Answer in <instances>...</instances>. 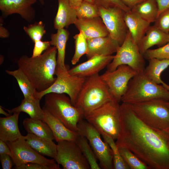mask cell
Wrapping results in <instances>:
<instances>
[{"instance_id": "2e32d148", "label": "cell", "mask_w": 169, "mask_h": 169, "mask_svg": "<svg viewBox=\"0 0 169 169\" xmlns=\"http://www.w3.org/2000/svg\"><path fill=\"white\" fill-rule=\"evenodd\" d=\"M114 55H96L68 70L69 73L87 78L98 74L109 64Z\"/></svg>"}, {"instance_id": "8d00e7d4", "label": "cell", "mask_w": 169, "mask_h": 169, "mask_svg": "<svg viewBox=\"0 0 169 169\" xmlns=\"http://www.w3.org/2000/svg\"><path fill=\"white\" fill-rule=\"evenodd\" d=\"M145 59L151 58L169 59V41L165 45L154 49H149L143 54Z\"/></svg>"}, {"instance_id": "816d5d0a", "label": "cell", "mask_w": 169, "mask_h": 169, "mask_svg": "<svg viewBox=\"0 0 169 169\" xmlns=\"http://www.w3.org/2000/svg\"><path fill=\"white\" fill-rule=\"evenodd\" d=\"M168 142L169 146V134H167Z\"/></svg>"}, {"instance_id": "603a6c76", "label": "cell", "mask_w": 169, "mask_h": 169, "mask_svg": "<svg viewBox=\"0 0 169 169\" xmlns=\"http://www.w3.org/2000/svg\"><path fill=\"white\" fill-rule=\"evenodd\" d=\"M20 113H14L8 117L0 118V139L6 142L15 141L22 135L18 125Z\"/></svg>"}, {"instance_id": "1f68e13d", "label": "cell", "mask_w": 169, "mask_h": 169, "mask_svg": "<svg viewBox=\"0 0 169 169\" xmlns=\"http://www.w3.org/2000/svg\"><path fill=\"white\" fill-rule=\"evenodd\" d=\"M117 146L122 158L130 169H150L127 148L122 146Z\"/></svg>"}, {"instance_id": "6da1fadb", "label": "cell", "mask_w": 169, "mask_h": 169, "mask_svg": "<svg viewBox=\"0 0 169 169\" xmlns=\"http://www.w3.org/2000/svg\"><path fill=\"white\" fill-rule=\"evenodd\" d=\"M120 124L117 145L127 148L150 169H169L167 134L145 124L126 103L120 105Z\"/></svg>"}, {"instance_id": "f907efd6", "label": "cell", "mask_w": 169, "mask_h": 169, "mask_svg": "<svg viewBox=\"0 0 169 169\" xmlns=\"http://www.w3.org/2000/svg\"><path fill=\"white\" fill-rule=\"evenodd\" d=\"M93 4H95V0H85Z\"/></svg>"}, {"instance_id": "e0dca14e", "label": "cell", "mask_w": 169, "mask_h": 169, "mask_svg": "<svg viewBox=\"0 0 169 169\" xmlns=\"http://www.w3.org/2000/svg\"><path fill=\"white\" fill-rule=\"evenodd\" d=\"M87 39L106 37L109 33L101 18H77L74 24Z\"/></svg>"}, {"instance_id": "681fc988", "label": "cell", "mask_w": 169, "mask_h": 169, "mask_svg": "<svg viewBox=\"0 0 169 169\" xmlns=\"http://www.w3.org/2000/svg\"><path fill=\"white\" fill-rule=\"evenodd\" d=\"M40 2V4L42 5H44V0H38Z\"/></svg>"}, {"instance_id": "7bdbcfd3", "label": "cell", "mask_w": 169, "mask_h": 169, "mask_svg": "<svg viewBox=\"0 0 169 169\" xmlns=\"http://www.w3.org/2000/svg\"><path fill=\"white\" fill-rule=\"evenodd\" d=\"M6 154L11 157L12 156L11 151L6 142L0 139V155Z\"/></svg>"}, {"instance_id": "f6af8a7d", "label": "cell", "mask_w": 169, "mask_h": 169, "mask_svg": "<svg viewBox=\"0 0 169 169\" xmlns=\"http://www.w3.org/2000/svg\"><path fill=\"white\" fill-rule=\"evenodd\" d=\"M2 17L0 18V37L2 38H7L9 36V31L3 26V20Z\"/></svg>"}, {"instance_id": "d4e9b609", "label": "cell", "mask_w": 169, "mask_h": 169, "mask_svg": "<svg viewBox=\"0 0 169 169\" xmlns=\"http://www.w3.org/2000/svg\"><path fill=\"white\" fill-rule=\"evenodd\" d=\"M23 136L28 145L37 152L43 156L55 158L57 154V145L53 141L44 139L29 133Z\"/></svg>"}, {"instance_id": "4dcf8cb0", "label": "cell", "mask_w": 169, "mask_h": 169, "mask_svg": "<svg viewBox=\"0 0 169 169\" xmlns=\"http://www.w3.org/2000/svg\"><path fill=\"white\" fill-rule=\"evenodd\" d=\"M76 142L87 160L90 169H101L97 162V158L86 138L79 134Z\"/></svg>"}, {"instance_id": "f5cc1de1", "label": "cell", "mask_w": 169, "mask_h": 169, "mask_svg": "<svg viewBox=\"0 0 169 169\" xmlns=\"http://www.w3.org/2000/svg\"><path fill=\"white\" fill-rule=\"evenodd\" d=\"M166 104L168 106V108H169V101H166Z\"/></svg>"}, {"instance_id": "7c38bea8", "label": "cell", "mask_w": 169, "mask_h": 169, "mask_svg": "<svg viewBox=\"0 0 169 169\" xmlns=\"http://www.w3.org/2000/svg\"><path fill=\"white\" fill-rule=\"evenodd\" d=\"M57 142V154L54 159L63 169H90L76 141L63 140Z\"/></svg>"}, {"instance_id": "bcb514c9", "label": "cell", "mask_w": 169, "mask_h": 169, "mask_svg": "<svg viewBox=\"0 0 169 169\" xmlns=\"http://www.w3.org/2000/svg\"><path fill=\"white\" fill-rule=\"evenodd\" d=\"M122 2L131 9L135 5L145 0H121Z\"/></svg>"}, {"instance_id": "836d02e7", "label": "cell", "mask_w": 169, "mask_h": 169, "mask_svg": "<svg viewBox=\"0 0 169 169\" xmlns=\"http://www.w3.org/2000/svg\"><path fill=\"white\" fill-rule=\"evenodd\" d=\"M73 38L75 40V49L71 62L74 65L78 62L83 55L87 54L88 47L87 39L81 32L79 31Z\"/></svg>"}, {"instance_id": "5bb4252c", "label": "cell", "mask_w": 169, "mask_h": 169, "mask_svg": "<svg viewBox=\"0 0 169 169\" xmlns=\"http://www.w3.org/2000/svg\"><path fill=\"white\" fill-rule=\"evenodd\" d=\"M99 7L100 17L109 33V36L121 45L128 30L124 18L125 12L117 7Z\"/></svg>"}, {"instance_id": "9c48e42d", "label": "cell", "mask_w": 169, "mask_h": 169, "mask_svg": "<svg viewBox=\"0 0 169 169\" xmlns=\"http://www.w3.org/2000/svg\"><path fill=\"white\" fill-rule=\"evenodd\" d=\"M116 53L111 62L107 66V70L113 71L119 66L125 64L137 73L144 72L145 68V59L129 30L124 41Z\"/></svg>"}, {"instance_id": "d6a6232c", "label": "cell", "mask_w": 169, "mask_h": 169, "mask_svg": "<svg viewBox=\"0 0 169 169\" xmlns=\"http://www.w3.org/2000/svg\"><path fill=\"white\" fill-rule=\"evenodd\" d=\"M104 140L107 143L111 149L113 156V168L130 169L122 158L115 140L104 133H100Z\"/></svg>"}, {"instance_id": "83f0119b", "label": "cell", "mask_w": 169, "mask_h": 169, "mask_svg": "<svg viewBox=\"0 0 169 169\" xmlns=\"http://www.w3.org/2000/svg\"><path fill=\"white\" fill-rule=\"evenodd\" d=\"M23 124L28 133L33 134L47 140H55L53 133L49 126L42 120L31 118H26L24 119Z\"/></svg>"}, {"instance_id": "ee69618b", "label": "cell", "mask_w": 169, "mask_h": 169, "mask_svg": "<svg viewBox=\"0 0 169 169\" xmlns=\"http://www.w3.org/2000/svg\"><path fill=\"white\" fill-rule=\"evenodd\" d=\"M158 8V15L165 9L169 8V0H156Z\"/></svg>"}, {"instance_id": "d6986e66", "label": "cell", "mask_w": 169, "mask_h": 169, "mask_svg": "<svg viewBox=\"0 0 169 169\" xmlns=\"http://www.w3.org/2000/svg\"><path fill=\"white\" fill-rule=\"evenodd\" d=\"M43 121L49 126L57 142L63 140L76 141L79 134L68 128L59 119L50 113L44 107Z\"/></svg>"}, {"instance_id": "8992f818", "label": "cell", "mask_w": 169, "mask_h": 169, "mask_svg": "<svg viewBox=\"0 0 169 169\" xmlns=\"http://www.w3.org/2000/svg\"><path fill=\"white\" fill-rule=\"evenodd\" d=\"M84 119L100 133H105L115 140L120 135V105L115 100L102 105L85 115Z\"/></svg>"}, {"instance_id": "c3c4849f", "label": "cell", "mask_w": 169, "mask_h": 169, "mask_svg": "<svg viewBox=\"0 0 169 169\" xmlns=\"http://www.w3.org/2000/svg\"><path fill=\"white\" fill-rule=\"evenodd\" d=\"M3 107L0 106V113L5 115L6 117H8L11 115L10 114L6 112L3 109Z\"/></svg>"}, {"instance_id": "ab89813d", "label": "cell", "mask_w": 169, "mask_h": 169, "mask_svg": "<svg viewBox=\"0 0 169 169\" xmlns=\"http://www.w3.org/2000/svg\"><path fill=\"white\" fill-rule=\"evenodd\" d=\"M32 57L39 56L42 54V52L47 49L50 46L49 41H42L40 40L36 41L34 43Z\"/></svg>"}, {"instance_id": "ac0fdd59", "label": "cell", "mask_w": 169, "mask_h": 169, "mask_svg": "<svg viewBox=\"0 0 169 169\" xmlns=\"http://www.w3.org/2000/svg\"><path fill=\"white\" fill-rule=\"evenodd\" d=\"M88 52L86 56L88 59L96 55H110L120 46L118 42L109 35L87 39Z\"/></svg>"}, {"instance_id": "f1b7e54d", "label": "cell", "mask_w": 169, "mask_h": 169, "mask_svg": "<svg viewBox=\"0 0 169 169\" xmlns=\"http://www.w3.org/2000/svg\"><path fill=\"white\" fill-rule=\"evenodd\" d=\"M131 11L150 23L155 22L158 14L156 0H145L135 5Z\"/></svg>"}, {"instance_id": "277c9868", "label": "cell", "mask_w": 169, "mask_h": 169, "mask_svg": "<svg viewBox=\"0 0 169 169\" xmlns=\"http://www.w3.org/2000/svg\"><path fill=\"white\" fill-rule=\"evenodd\" d=\"M114 100L108 86L98 74L86 78L74 106L81 110L84 117L105 103Z\"/></svg>"}, {"instance_id": "ffe728a7", "label": "cell", "mask_w": 169, "mask_h": 169, "mask_svg": "<svg viewBox=\"0 0 169 169\" xmlns=\"http://www.w3.org/2000/svg\"><path fill=\"white\" fill-rule=\"evenodd\" d=\"M169 41V34L166 33L154 25L150 26L145 34L138 44L140 51L143 55L154 45L158 47L166 44Z\"/></svg>"}, {"instance_id": "f546056e", "label": "cell", "mask_w": 169, "mask_h": 169, "mask_svg": "<svg viewBox=\"0 0 169 169\" xmlns=\"http://www.w3.org/2000/svg\"><path fill=\"white\" fill-rule=\"evenodd\" d=\"M6 72L8 74L15 78L23 95L24 98H29L34 97L37 90L20 68L13 71L7 70Z\"/></svg>"}, {"instance_id": "9a60e30c", "label": "cell", "mask_w": 169, "mask_h": 169, "mask_svg": "<svg viewBox=\"0 0 169 169\" xmlns=\"http://www.w3.org/2000/svg\"><path fill=\"white\" fill-rule=\"evenodd\" d=\"M37 0H0V10L4 16L18 14L28 22L35 18V11L33 5Z\"/></svg>"}, {"instance_id": "d590c367", "label": "cell", "mask_w": 169, "mask_h": 169, "mask_svg": "<svg viewBox=\"0 0 169 169\" xmlns=\"http://www.w3.org/2000/svg\"><path fill=\"white\" fill-rule=\"evenodd\" d=\"M45 25L42 21L35 22L34 23L24 26L23 29L25 33L29 36L33 43L41 40L45 34Z\"/></svg>"}, {"instance_id": "e575fe53", "label": "cell", "mask_w": 169, "mask_h": 169, "mask_svg": "<svg viewBox=\"0 0 169 169\" xmlns=\"http://www.w3.org/2000/svg\"><path fill=\"white\" fill-rule=\"evenodd\" d=\"M77 18H90L100 17L99 7L85 0L76 10Z\"/></svg>"}, {"instance_id": "52a82bcc", "label": "cell", "mask_w": 169, "mask_h": 169, "mask_svg": "<svg viewBox=\"0 0 169 169\" xmlns=\"http://www.w3.org/2000/svg\"><path fill=\"white\" fill-rule=\"evenodd\" d=\"M166 102L155 100L129 104L137 115L145 124L154 129L168 134L169 108Z\"/></svg>"}, {"instance_id": "60d3db41", "label": "cell", "mask_w": 169, "mask_h": 169, "mask_svg": "<svg viewBox=\"0 0 169 169\" xmlns=\"http://www.w3.org/2000/svg\"><path fill=\"white\" fill-rule=\"evenodd\" d=\"M17 169H49L46 166L36 163H28L18 166H15Z\"/></svg>"}, {"instance_id": "44dd1931", "label": "cell", "mask_w": 169, "mask_h": 169, "mask_svg": "<svg viewBox=\"0 0 169 169\" xmlns=\"http://www.w3.org/2000/svg\"><path fill=\"white\" fill-rule=\"evenodd\" d=\"M57 12L54 21L55 29L67 28L71 24H74L77 18L75 10L70 5L68 0H58Z\"/></svg>"}, {"instance_id": "30bf717a", "label": "cell", "mask_w": 169, "mask_h": 169, "mask_svg": "<svg viewBox=\"0 0 169 169\" xmlns=\"http://www.w3.org/2000/svg\"><path fill=\"white\" fill-rule=\"evenodd\" d=\"M68 70H64L57 67L55 73L56 79L54 83L47 90L36 92L34 96L40 100L48 93L64 94L68 95L74 106L86 78L71 74L69 73Z\"/></svg>"}, {"instance_id": "ba28073f", "label": "cell", "mask_w": 169, "mask_h": 169, "mask_svg": "<svg viewBox=\"0 0 169 169\" xmlns=\"http://www.w3.org/2000/svg\"><path fill=\"white\" fill-rule=\"evenodd\" d=\"M78 132L85 137L92 148L101 168H113V156L109 145L102 140L99 131L85 119L79 122Z\"/></svg>"}, {"instance_id": "5b68a950", "label": "cell", "mask_w": 169, "mask_h": 169, "mask_svg": "<svg viewBox=\"0 0 169 169\" xmlns=\"http://www.w3.org/2000/svg\"><path fill=\"white\" fill-rule=\"evenodd\" d=\"M66 95L53 93L46 94L43 107L68 128L78 132V124L84 119V115L80 109L72 104L69 97Z\"/></svg>"}, {"instance_id": "4fadbf2b", "label": "cell", "mask_w": 169, "mask_h": 169, "mask_svg": "<svg viewBox=\"0 0 169 169\" xmlns=\"http://www.w3.org/2000/svg\"><path fill=\"white\" fill-rule=\"evenodd\" d=\"M137 73L130 66L122 64L114 71L107 70L100 76L113 96L119 103L126 91L130 80Z\"/></svg>"}, {"instance_id": "3957f363", "label": "cell", "mask_w": 169, "mask_h": 169, "mask_svg": "<svg viewBox=\"0 0 169 169\" xmlns=\"http://www.w3.org/2000/svg\"><path fill=\"white\" fill-rule=\"evenodd\" d=\"M155 100L169 101V90L150 80L143 72L130 80L121 101L132 104Z\"/></svg>"}, {"instance_id": "4316f807", "label": "cell", "mask_w": 169, "mask_h": 169, "mask_svg": "<svg viewBox=\"0 0 169 169\" xmlns=\"http://www.w3.org/2000/svg\"><path fill=\"white\" fill-rule=\"evenodd\" d=\"M148 60V64L144 71L145 74L151 80L158 84H161L169 90V85L164 83L161 78L162 72L169 66V59L154 58Z\"/></svg>"}, {"instance_id": "484cf974", "label": "cell", "mask_w": 169, "mask_h": 169, "mask_svg": "<svg viewBox=\"0 0 169 169\" xmlns=\"http://www.w3.org/2000/svg\"><path fill=\"white\" fill-rule=\"evenodd\" d=\"M40 100L34 97L24 98L18 106L11 110L5 109L10 114L23 112L28 114L30 118L43 121L44 112L40 105Z\"/></svg>"}, {"instance_id": "7dc6e473", "label": "cell", "mask_w": 169, "mask_h": 169, "mask_svg": "<svg viewBox=\"0 0 169 169\" xmlns=\"http://www.w3.org/2000/svg\"><path fill=\"white\" fill-rule=\"evenodd\" d=\"M68 1L70 6L76 10L80 6L84 0H68Z\"/></svg>"}, {"instance_id": "7402d4cb", "label": "cell", "mask_w": 169, "mask_h": 169, "mask_svg": "<svg viewBox=\"0 0 169 169\" xmlns=\"http://www.w3.org/2000/svg\"><path fill=\"white\" fill-rule=\"evenodd\" d=\"M124 18L129 31L138 44L145 34L150 23L131 11L125 12Z\"/></svg>"}, {"instance_id": "cb8c5ba5", "label": "cell", "mask_w": 169, "mask_h": 169, "mask_svg": "<svg viewBox=\"0 0 169 169\" xmlns=\"http://www.w3.org/2000/svg\"><path fill=\"white\" fill-rule=\"evenodd\" d=\"M57 30L56 33L51 34L49 42L51 45L55 46L57 49V67L65 70L68 69L65 64V58L66 46L69 33L64 28Z\"/></svg>"}, {"instance_id": "f35d334b", "label": "cell", "mask_w": 169, "mask_h": 169, "mask_svg": "<svg viewBox=\"0 0 169 169\" xmlns=\"http://www.w3.org/2000/svg\"><path fill=\"white\" fill-rule=\"evenodd\" d=\"M95 4L98 7L105 8L117 7L121 8L125 12L131 11V9L121 0H95Z\"/></svg>"}, {"instance_id": "74e56055", "label": "cell", "mask_w": 169, "mask_h": 169, "mask_svg": "<svg viewBox=\"0 0 169 169\" xmlns=\"http://www.w3.org/2000/svg\"><path fill=\"white\" fill-rule=\"evenodd\" d=\"M154 25L163 32L169 34V8L160 13Z\"/></svg>"}, {"instance_id": "7a4b0ae2", "label": "cell", "mask_w": 169, "mask_h": 169, "mask_svg": "<svg viewBox=\"0 0 169 169\" xmlns=\"http://www.w3.org/2000/svg\"><path fill=\"white\" fill-rule=\"evenodd\" d=\"M57 50L50 46L41 55L35 57L23 55L17 61L18 68L25 74L37 92L49 88L56 79Z\"/></svg>"}, {"instance_id": "8fae6325", "label": "cell", "mask_w": 169, "mask_h": 169, "mask_svg": "<svg viewBox=\"0 0 169 169\" xmlns=\"http://www.w3.org/2000/svg\"><path fill=\"white\" fill-rule=\"evenodd\" d=\"M6 143L11 151V158L15 166L28 163H36L47 166L49 169H60L54 159L46 158L33 149L23 136L15 141Z\"/></svg>"}, {"instance_id": "b9f144b4", "label": "cell", "mask_w": 169, "mask_h": 169, "mask_svg": "<svg viewBox=\"0 0 169 169\" xmlns=\"http://www.w3.org/2000/svg\"><path fill=\"white\" fill-rule=\"evenodd\" d=\"M0 160L3 169H10L13 166V161L9 155L3 154L0 155Z\"/></svg>"}]
</instances>
